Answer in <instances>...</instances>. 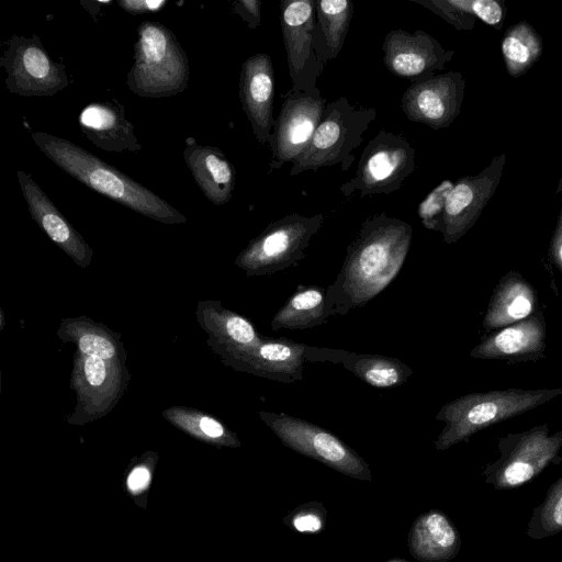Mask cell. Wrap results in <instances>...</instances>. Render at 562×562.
<instances>
[{"mask_svg": "<svg viewBox=\"0 0 562 562\" xmlns=\"http://www.w3.org/2000/svg\"><path fill=\"white\" fill-rule=\"evenodd\" d=\"M501 49L507 74L518 78L539 60L543 42L533 26L522 20L506 30Z\"/></svg>", "mask_w": 562, "mask_h": 562, "instance_id": "27", "label": "cell"}, {"mask_svg": "<svg viewBox=\"0 0 562 562\" xmlns=\"http://www.w3.org/2000/svg\"><path fill=\"white\" fill-rule=\"evenodd\" d=\"M183 159L195 183L210 202L224 205L231 201L236 170L221 148L202 146L193 137H187Z\"/></svg>", "mask_w": 562, "mask_h": 562, "instance_id": "20", "label": "cell"}, {"mask_svg": "<svg viewBox=\"0 0 562 562\" xmlns=\"http://www.w3.org/2000/svg\"><path fill=\"white\" fill-rule=\"evenodd\" d=\"M5 85L21 97H52L69 86L65 65L55 61L37 35H13L0 57Z\"/></svg>", "mask_w": 562, "mask_h": 562, "instance_id": "10", "label": "cell"}, {"mask_svg": "<svg viewBox=\"0 0 562 562\" xmlns=\"http://www.w3.org/2000/svg\"><path fill=\"white\" fill-rule=\"evenodd\" d=\"M390 562H405V561H390Z\"/></svg>", "mask_w": 562, "mask_h": 562, "instance_id": "40", "label": "cell"}, {"mask_svg": "<svg viewBox=\"0 0 562 562\" xmlns=\"http://www.w3.org/2000/svg\"><path fill=\"white\" fill-rule=\"evenodd\" d=\"M133 58L126 83L135 94L165 98L187 89L188 56L173 32L164 24L144 21L138 25Z\"/></svg>", "mask_w": 562, "mask_h": 562, "instance_id": "4", "label": "cell"}, {"mask_svg": "<svg viewBox=\"0 0 562 562\" xmlns=\"http://www.w3.org/2000/svg\"><path fill=\"white\" fill-rule=\"evenodd\" d=\"M304 357L305 361L341 364L367 384L379 389L400 386L413 373L412 368L400 359L384 355L306 345Z\"/></svg>", "mask_w": 562, "mask_h": 562, "instance_id": "18", "label": "cell"}, {"mask_svg": "<svg viewBox=\"0 0 562 562\" xmlns=\"http://www.w3.org/2000/svg\"><path fill=\"white\" fill-rule=\"evenodd\" d=\"M306 345L284 337L262 338L251 348L244 349V363L255 374L282 383L303 380Z\"/></svg>", "mask_w": 562, "mask_h": 562, "instance_id": "22", "label": "cell"}, {"mask_svg": "<svg viewBox=\"0 0 562 562\" xmlns=\"http://www.w3.org/2000/svg\"><path fill=\"white\" fill-rule=\"evenodd\" d=\"M122 10L131 14H144L160 11L167 2L164 0H117Z\"/></svg>", "mask_w": 562, "mask_h": 562, "instance_id": "35", "label": "cell"}, {"mask_svg": "<svg viewBox=\"0 0 562 562\" xmlns=\"http://www.w3.org/2000/svg\"><path fill=\"white\" fill-rule=\"evenodd\" d=\"M260 417L293 451L353 479L372 480L364 459L327 429L284 413L260 412Z\"/></svg>", "mask_w": 562, "mask_h": 562, "instance_id": "9", "label": "cell"}, {"mask_svg": "<svg viewBox=\"0 0 562 562\" xmlns=\"http://www.w3.org/2000/svg\"><path fill=\"white\" fill-rule=\"evenodd\" d=\"M200 428L205 435L212 438H220L224 434L223 426L216 420L209 417H203L200 420Z\"/></svg>", "mask_w": 562, "mask_h": 562, "instance_id": "39", "label": "cell"}, {"mask_svg": "<svg viewBox=\"0 0 562 562\" xmlns=\"http://www.w3.org/2000/svg\"><path fill=\"white\" fill-rule=\"evenodd\" d=\"M499 458L483 471L495 488L522 485L552 463L562 448V430L550 431L548 424L507 434L498 439Z\"/></svg>", "mask_w": 562, "mask_h": 562, "instance_id": "8", "label": "cell"}, {"mask_svg": "<svg viewBox=\"0 0 562 562\" xmlns=\"http://www.w3.org/2000/svg\"><path fill=\"white\" fill-rule=\"evenodd\" d=\"M87 381L94 386L103 383L106 376V366L103 359L99 357H88L83 364Z\"/></svg>", "mask_w": 562, "mask_h": 562, "instance_id": "36", "label": "cell"}, {"mask_svg": "<svg viewBox=\"0 0 562 562\" xmlns=\"http://www.w3.org/2000/svg\"><path fill=\"white\" fill-rule=\"evenodd\" d=\"M334 315L326 289L318 285H299L297 290L280 307L271 319L274 331L301 330L319 326Z\"/></svg>", "mask_w": 562, "mask_h": 562, "instance_id": "25", "label": "cell"}, {"mask_svg": "<svg viewBox=\"0 0 562 562\" xmlns=\"http://www.w3.org/2000/svg\"><path fill=\"white\" fill-rule=\"evenodd\" d=\"M562 395V387L516 389L473 392L445 404L436 415L445 427L435 440L443 451L501 422L532 411Z\"/></svg>", "mask_w": 562, "mask_h": 562, "instance_id": "3", "label": "cell"}, {"mask_svg": "<svg viewBox=\"0 0 562 562\" xmlns=\"http://www.w3.org/2000/svg\"><path fill=\"white\" fill-rule=\"evenodd\" d=\"M538 311V293L521 273L510 270L496 284L483 317V327L493 331L520 322Z\"/></svg>", "mask_w": 562, "mask_h": 562, "instance_id": "21", "label": "cell"}, {"mask_svg": "<svg viewBox=\"0 0 562 562\" xmlns=\"http://www.w3.org/2000/svg\"><path fill=\"white\" fill-rule=\"evenodd\" d=\"M547 325L543 312L491 331L470 351L482 360H503L510 363L537 361L546 357Z\"/></svg>", "mask_w": 562, "mask_h": 562, "instance_id": "16", "label": "cell"}, {"mask_svg": "<svg viewBox=\"0 0 562 562\" xmlns=\"http://www.w3.org/2000/svg\"><path fill=\"white\" fill-rule=\"evenodd\" d=\"M324 214L291 213L271 222L238 258L249 274H272L296 267L305 257L313 236L321 229Z\"/></svg>", "mask_w": 562, "mask_h": 562, "instance_id": "7", "label": "cell"}, {"mask_svg": "<svg viewBox=\"0 0 562 562\" xmlns=\"http://www.w3.org/2000/svg\"><path fill=\"white\" fill-rule=\"evenodd\" d=\"M472 14L495 30H502L506 18L503 0H469Z\"/></svg>", "mask_w": 562, "mask_h": 562, "instance_id": "32", "label": "cell"}, {"mask_svg": "<svg viewBox=\"0 0 562 562\" xmlns=\"http://www.w3.org/2000/svg\"><path fill=\"white\" fill-rule=\"evenodd\" d=\"M550 255L555 267L562 272V206L551 238Z\"/></svg>", "mask_w": 562, "mask_h": 562, "instance_id": "37", "label": "cell"}, {"mask_svg": "<svg viewBox=\"0 0 562 562\" xmlns=\"http://www.w3.org/2000/svg\"><path fill=\"white\" fill-rule=\"evenodd\" d=\"M16 175L33 220L56 244L71 252H83L80 237L41 187L29 173L18 170Z\"/></svg>", "mask_w": 562, "mask_h": 562, "instance_id": "24", "label": "cell"}, {"mask_svg": "<svg viewBox=\"0 0 562 562\" xmlns=\"http://www.w3.org/2000/svg\"><path fill=\"white\" fill-rule=\"evenodd\" d=\"M79 348L86 356H94L103 360L115 355V348L111 341L93 334L83 335L79 339Z\"/></svg>", "mask_w": 562, "mask_h": 562, "instance_id": "33", "label": "cell"}, {"mask_svg": "<svg viewBox=\"0 0 562 562\" xmlns=\"http://www.w3.org/2000/svg\"><path fill=\"white\" fill-rule=\"evenodd\" d=\"M32 138L58 168L97 193L156 221H187L158 194L72 142L46 132H33Z\"/></svg>", "mask_w": 562, "mask_h": 562, "instance_id": "2", "label": "cell"}, {"mask_svg": "<svg viewBox=\"0 0 562 562\" xmlns=\"http://www.w3.org/2000/svg\"><path fill=\"white\" fill-rule=\"evenodd\" d=\"M460 549V536L449 518L439 510L419 515L408 533L411 555L420 562H445Z\"/></svg>", "mask_w": 562, "mask_h": 562, "instance_id": "23", "label": "cell"}, {"mask_svg": "<svg viewBox=\"0 0 562 562\" xmlns=\"http://www.w3.org/2000/svg\"><path fill=\"white\" fill-rule=\"evenodd\" d=\"M315 0H282L280 25L285 48L292 91L322 97L317 79L325 64L319 59L313 42Z\"/></svg>", "mask_w": 562, "mask_h": 562, "instance_id": "11", "label": "cell"}, {"mask_svg": "<svg viewBox=\"0 0 562 562\" xmlns=\"http://www.w3.org/2000/svg\"><path fill=\"white\" fill-rule=\"evenodd\" d=\"M416 169V150L402 134L380 130L361 153L355 176L339 187L346 199L391 194Z\"/></svg>", "mask_w": 562, "mask_h": 562, "instance_id": "6", "label": "cell"}, {"mask_svg": "<svg viewBox=\"0 0 562 562\" xmlns=\"http://www.w3.org/2000/svg\"><path fill=\"white\" fill-rule=\"evenodd\" d=\"M290 525L301 532H316L323 528L325 509L321 504L308 503L301 505L286 517Z\"/></svg>", "mask_w": 562, "mask_h": 562, "instance_id": "31", "label": "cell"}, {"mask_svg": "<svg viewBox=\"0 0 562 562\" xmlns=\"http://www.w3.org/2000/svg\"><path fill=\"white\" fill-rule=\"evenodd\" d=\"M465 79L460 71H447L411 83L401 99L407 120L432 130L449 127L461 112Z\"/></svg>", "mask_w": 562, "mask_h": 562, "instance_id": "14", "label": "cell"}, {"mask_svg": "<svg viewBox=\"0 0 562 562\" xmlns=\"http://www.w3.org/2000/svg\"><path fill=\"white\" fill-rule=\"evenodd\" d=\"M239 99L257 142H269L274 125V70L270 55L256 53L241 65Z\"/></svg>", "mask_w": 562, "mask_h": 562, "instance_id": "17", "label": "cell"}, {"mask_svg": "<svg viewBox=\"0 0 562 562\" xmlns=\"http://www.w3.org/2000/svg\"><path fill=\"white\" fill-rule=\"evenodd\" d=\"M149 472L145 468H136L132 471L127 479L128 487L132 491H138L144 488L149 482Z\"/></svg>", "mask_w": 562, "mask_h": 562, "instance_id": "38", "label": "cell"}, {"mask_svg": "<svg viewBox=\"0 0 562 562\" xmlns=\"http://www.w3.org/2000/svg\"><path fill=\"white\" fill-rule=\"evenodd\" d=\"M453 186L449 179L441 181L419 203L417 214L425 228L440 232L446 202Z\"/></svg>", "mask_w": 562, "mask_h": 562, "instance_id": "30", "label": "cell"}, {"mask_svg": "<svg viewBox=\"0 0 562 562\" xmlns=\"http://www.w3.org/2000/svg\"><path fill=\"white\" fill-rule=\"evenodd\" d=\"M505 164L506 155L501 154L479 173L463 176L454 182L440 229L446 244L457 243L477 222L501 182Z\"/></svg>", "mask_w": 562, "mask_h": 562, "instance_id": "13", "label": "cell"}, {"mask_svg": "<svg viewBox=\"0 0 562 562\" xmlns=\"http://www.w3.org/2000/svg\"><path fill=\"white\" fill-rule=\"evenodd\" d=\"M326 99L291 89L276 119L268 145L271 149L270 170L294 162L307 148L326 108Z\"/></svg>", "mask_w": 562, "mask_h": 562, "instance_id": "12", "label": "cell"}, {"mask_svg": "<svg viewBox=\"0 0 562 562\" xmlns=\"http://www.w3.org/2000/svg\"><path fill=\"white\" fill-rule=\"evenodd\" d=\"M383 64L394 76L412 83L430 79L451 61L454 50L447 49L429 33L402 29L387 32L382 44Z\"/></svg>", "mask_w": 562, "mask_h": 562, "instance_id": "15", "label": "cell"}, {"mask_svg": "<svg viewBox=\"0 0 562 562\" xmlns=\"http://www.w3.org/2000/svg\"><path fill=\"white\" fill-rule=\"evenodd\" d=\"M562 530V477L550 488L543 503L535 510L528 533L532 538L552 536Z\"/></svg>", "mask_w": 562, "mask_h": 562, "instance_id": "28", "label": "cell"}, {"mask_svg": "<svg viewBox=\"0 0 562 562\" xmlns=\"http://www.w3.org/2000/svg\"><path fill=\"white\" fill-rule=\"evenodd\" d=\"M413 227L385 212L367 217L347 247L335 281L326 289L334 315H345L380 294L398 274L407 257Z\"/></svg>", "mask_w": 562, "mask_h": 562, "instance_id": "1", "label": "cell"}, {"mask_svg": "<svg viewBox=\"0 0 562 562\" xmlns=\"http://www.w3.org/2000/svg\"><path fill=\"white\" fill-rule=\"evenodd\" d=\"M78 122L82 134L100 149L138 153L143 148L134 125L125 116L124 105L115 99L87 104Z\"/></svg>", "mask_w": 562, "mask_h": 562, "instance_id": "19", "label": "cell"}, {"mask_svg": "<svg viewBox=\"0 0 562 562\" xmlns=\"http://www.w3.org/2000/svg\"><path fill=\"white\" fill-rule=\"evenodd\" d=\"M375 119L374 108L352 104L346 97L327 103L310 145L292 164L290 176L338 165L341 171H348L356 159L352 151L362 144Z\"/></svg>", "mask_w": 562, "mask_h": 562, "instance_id": "5", "label": "cell"}, {"mask_svg": "<svg viewBox=\"0 0 562 562\" xmlns=\"http://www.w3.org/2000/svg\"><path fill=\"white\" fill-rule=\"evenodd\" d=\"M352 14L353 2L350 0H315L313 42L319 59L325 65L339 55Z\"/></svg>", "mask_w": 562, "mask_h": 562, "instance_id": "26", "label": "cell"}, {"mask_svg": "<svg viewBox=\"0 0 562 562\" xmlns=\"http://www.w3.org/2000/svg\"><path fill=\"white\" fill-rule=\"evenodd\" d=\"M441 18L458 31L474 29L476 18L472 14L469 0H411Z\"/></svg>", "mask_w": 562, "mask_h": 562, "instance_id": "29", "label": "cell"}, {"mask_svg": "<svg viewBox=\"0 0 562 562\" xmlns=\"http://www.w3.org/2000/svg\"><path fill=\"white\" fill-rule=\"evenodd\" d=\"M233 12L239 15L248 25L255 30L261 21V1L260 0H239L233 2Z\"/></svg>", "mask_w": 562, "mask_h": 562, "instance_id": "34", "label": "cell"}]
</instances>
